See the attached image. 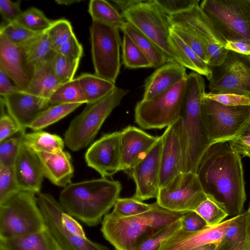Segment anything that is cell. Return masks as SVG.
Listing matches in <instances>:
<instances>
[{
    "instance_id": "1",
    "label": "cell",
    "mask_w": 250,
    "mask_h": 250,
    "mask_svg": "<svg viewBox=\"0 0 250 250\" xmlns=\"http://www.w3.org/2000/svg\"><path fill=\"white\" fill-rule=\"evenodd\" d=\"M196 173L208 198L229 216L243 212L246 194L241 157L228 142L211 145L201 157Z\"/></svg>"
},
{
    "instance_id": "2",
    "label": "cell",
    "mask_w": 250,
    "mask_h": 250,
    "mask_svg": "<svg viewBox=\"0 0 250 250\" xmlns=\"http://www.w3.org/2000/svg\"><path fill=\"white\" fill-rule=\"evenodd\" d=\"M122 188L119 181L104 177L71 183L61 192L60 204L69 214L94 227L114 207Z\"/></svg>"
},
{
    "instance_id": "3",
    "label": "cell",
    "mask_w": 250,
    "mask_h": 250,
    "mask_svg": "<svg viewBox=\"0 0 250 250\" xmlns=\"http://www.w3.org/2000/svg\"><path fill=\"white\" fill-rule=\"evenodd\" d=\"M183 212L169 210L157 202L147 212L130 217L107 213L102 221L101 231L116 250H134L158 230L180 220Z\"/></svg>"
},
{
    "instance_id": "4",
    "label": "cell",
    "mask_w": 250,
    "mask_h": 250,
    "mask_svg": "<svg viewBox=\"0 0 250 250\" xmlns=\"http://www.w3.org/2000/svg\"><path fill=\"white\" fill-rule=\"evenodd\" d=\"M205 87L202 75L195 72L188 74L181 115L184 145L183 173H196L201 157L211 145L201 113V102L206 93Z\"/></svg>"
},
{
    "instance_id": "5",
    "label": "cell",
    "mask_w": 250,
    "mask_h": 250,
    "mask_svg": "<svg viewBox=\"0 0 250 250\" xmlns=\"http://www.w3.org/2000/svg\"><path fill=\"white\" fill-rule=\"evenodd\" d=\"M37 200L46 227L63 250H110L88 239L81 225L52 195L40 192Z\"/></svg>"
},
{
    "instance_id": "6",
    "label": "cell",
    "mask_w": 250,
    "mask_h": 250,
    "mask_svg": "<svg viewBox=\"0 0 250 250\" xmlns=\"http://www.w3.org/2000/svg\"><path fill=\"white\" fill-rule=\"evenodd\" d=\"M128 90L116 87L101 100L86 104L83 111L70 122L64 136L66 146L78 151L91 143L106 119L119 105Z\"/></svg>"
},
{
    "instance_id": "7",
    "label": "cell",
    "mask_w": 250,
    "mask_h": 250,
    "mask_svg": "<svg viewBox=\"0 0 250 250\" xmlns=\"http://www.w3.org/2000/svg\"><path fill=\"white\" fill-rule=\"evenodd\" d=\"M35 194L20 191L0 204V239L26 235L46 227Z\"/></svg>"
},
{
    "instance_id": "8",
    "label": "cell",
    "mask_w": 250,
    "mask_h": 250,
    "mask_svg": "<svg viewBox=\"0 0 250 250\" xmlns=\"http://www.w3.org/2000/svg\"><path fill=\"white\" fill-rule=\"evenodd\" d=\"M122 15L126 21L154 42L166 57L167 62L182 64L171 42V24L168 16L154 0H141L122 12Z\"/></svg>"
},
{
    "instance_id": "9",
    "label": "cell",
    "mask_w": 250,
    "mask_h": 250,
    "mask_svg": "<svg viewBox=\"0 0 250 250\" xmlns=\"http://www.w3.org/2000/svg\"><path fill=\"white\" fill-rule=\"evenodd\" d=\"M200 6L226 41L250 44V0H204Z\"/></svg>"
},
{
    "instance_id": "10",
    "label": "cell",
    "mask_w": 250,
    "mask_h": 250,
    "mask_svg": "<svg viewBox=\"0 0 250 250\" xmlns=\"http://www.w3.org/2000/svg\"><path fill=\"white\" fill-rule=\"evenodd\" d=\"M201 113L211 145L228 142L237 137L250 119V104L228 106L206 96Z\"/></svg>"
},
{
    "instance_id": "11",
    "label": "cell",
    "mask_w": 250,
    "mask_h": 250,
    "mask_svg": "<svg viewBox=\"0 0 250 250\" xmlns=\"http://www.w3.org/2000/svg\"><path fill=\"white\" fill-rule=\"evenodd\" d=\"M187 78L158 97L138 102L135 108L136 123L143 129L167 127L181 115L185 98Z\"/></svg>"
},
{
    "instance_id": "12",
    "label": "cell",
    "mask_w": 250,
    "mask_h": 250,
    "mask_svg": "<svg viewBox=\"0 0 250 250\" xmlns=\"http://www.w3.org/2000/svg\"><path fill=\"white\" fill-rule=\"evenodd\" d=\"M119 29L92 21L90 27L91 56L95 74L114 83L121 67L122 45Z\"/></svg>"
},
{
    "instance_id": "13",
    "label": "cell",
    "mask_w": 250,
    "mask_h": 250,
    "mask_svg": "<svg viewBox=\"0 0 250 250\" xmlns=\"http://www.w3.org/2000/svg\"><path fill=\"white\" fill-rule=\"evenodd\" d=\"M168 18L171 24L187 28L202 42L206 51L207 63L209 67L223 63L228 51L225 48L226 41L199 4L188 11L168 16Z\"/></svg>"
},
{
    "instance_id": "14",
    "label": "cell",
    "mask_w": 250,
    "mask_h": 250,
    "mask_svg": "<svg viewBox=\"0 0 250 250\" xmlns=\"http://www.w3.org/2000/svg\"><path fill=\"white\" fill-rule=\"evenodd\" d=\"M210 69V93L250 97V55L228 50L223 63Z\"/></svg>"
},
{
    "instance_id": "15",
    "label": "cell",
    "mask_w": 250,
    "mask_h": 250,
    "mask_svg": "<svg viewBox=\"0 0 250 250\" xmlns=\"http://www.w3.org/2000/svg\"><path fill=\"white\" fill-rule=\"evenodd\" d=\"M208 197L196 173H182L160 188L157 204L170 211L183 212L195 211Z\"/></svg>"
},
{
    "instance_id": "16",
    "label": "cell",
    "mask_w": 250,
    "mask_h": 250,
    "mask_svg": "<svg viewBox=\"0 0 250 250\" xmlns=\"http://www.w3.org/2000/svg\"><path fill=\"white\" fill-rule=\"evenodd\" d=\"M161 136L160 188L183 173L184 145L181 116L168 126Z\"/></svg>"
},
{
    "instance_id": "17",
    "label": "cell",
    "mask_w": 250,
    "mask_h": 250,
    "mask_svg": "<svg viewBox=\"0 0 250 250\" xmlns=\"http://www.w3.org/2000/svg\"><path fill=\"white\" fill-rule=\"evenodd\" d=\"M162 138L130 170L136 189L133 198L140 201L157 198L160 190Z\"/></svg>"
},
{
    "instance_id": "18",
    "label": "cell",
    "mask_w": 250,
    "mask_h": 250,
    "mask_svg": "<svg viewBox=\"0 0 250 250\" xmlns=\"http://www.w3.org/2000/svg\"><path fill=\"white\" fill-rule=\"evenodd\" d=\"M85 160L102 177H111L120 171L121 131L104 134L94 142L85 152Z\"/></svg>"
},
{
    "instance_id": "19",
    "label": "cell",
    "mask_w": 250,
    "mask_h": 250,
    "mask_svg": "<svg viewBox=\"0 0 250 250\" xmlns=\"http://www.w3.org/2000/svg\"><path fill=\"white\" fill-rule=\"evenodd\" d=\"M160 136H154L142 129L129 125L121 131L120 171L130 170L152 148Z\"/></svg>"
},
{
    "instance_id": "20",
    "label": "cell",
    "mask_w": 250,
    "mask_h": 250,
    "mask_svg": "<svg viewBox=\"0 0 250 250\" xmlns=\"http://www.w3.org/2000/svg\"><path fill=\"white\" fill-rule=\"evenodd\" d=\"M13 167L21 191L37 194L41 192L44 177L41 162L35 152L23 144L22 139Z\"/></svg>"
},
{
    "instance_id": "21",
    "label": "cell",
    "mask_w": 250,
    "mask_h": 250,
    "mask_svg": "<svg viewBox=\"0 0 250 250\" xmlns=\"http://www.w3.org/2000/svg\"><path fill=\"white\" fill-rule=\"evenodd\" d=\"M8 115L25 131L34 120L51 104L48 100L22 91L1 97Z\"/></svg>"
},
{
    "instance_id": "22",
    "label": "cell",
    "mask_w": 250,
    "mask_h": 250,
    "mask_svg": "<svg viewBox=\"0 0 250 250\" xmlns=\"http://www.w3.org/2000/svg\"><path fill=\"white\" fill-rule=\"evenodd\" d=\"M232 220L231 218L213 226H207L203 229L189 232L181 228L162 244L159 250H191L209 243L218 244Z\"/></svg>"
},
{
    "instance_id": "23",
    "label": "cell",
    "mask_w": 250,
    "mask_h": 250,
    "mask_svg": "<svg viewBox=\"0 0 250 250\" xmlns=\"http://www.w3.org/2000/svg\"><path fill=\"white\" fill-rule=\"evenodd\" d=\"M0 70L11 79L21 91H25L32 73L25 62L22 49L0 34Z\"/></svg>"
},
{
    "instance_id": "24",
    "label": "cell",
    "mask_w": 250,
    "mask_h": 250,
    "mask_svg": "<svg viewBox=\"0 0 250 250\" xmlns=\"http://www.w3.org/2000/svg\"><path fill=\"white\" fill-rule=\"evenodd\" d=\"M187 75L186 68L182 64L166 63L146 79L142 100L149 101L158 97L186 79Z\"/></svg>"
},
{
    "instance_id": "25",
    "label": "cell",
    "mask_w": 250,
    "mask_h": 250,
    "mask_svg": "<svg viewBox=\"0 0 250 250\" xmlns=\"http://www.w3.org/2000/svg\"><path fill=\"white\" fill-rule=\"evenodd\" d=\"M35 153L41 162L44 176L50 182L63 188L71 183L74 168L69 152L63 150L57 153Z\"/></svg>"
},
{
    "instance_id": "26",
    "label": "cell",
    "mask_w": 250,
    "mask_h": 250,
    "mask_svg": "<svg viewBox=\"0 0 250 250\" xmlns=\"http://www.w3.org/2000/svg\"><path fill=\"white\" fill-rule=\"evenodd\" d=\"M0 248L4 250H63L47 227L26 235L0 239Z\"/></svg>"
},
{
    "instance_id": "27",
    "label": "cell",
    "mask_w": 250,
    "mask_h": 250,
    "mask_svg": "<svg viewBox=\"0 0 250 250\" xmlns=\"http://www.w3.org/2000/svg\"><path fill=\"white\" fill-rule=\"evenodd\" d=\"M50 58L33 70L30 83L24 92L48 100L55 90L63 83L54 73Z\"/></svg>"
},
{
    "instance_id": "28",
    "label": "cell",
    "mask_w": 250,
    "mask_h": 250,
    "mask_svg": "<svg viewBox=\"0 0 250 250\" xmlns=\"http://www.w3.org/2000/svg\"><path fill=\"white\" fill-rule=\"evenodd\" d=\"M21 48L25 63L32 74L37 66L50 58L55 52L45 31Z\"/></svg>"
},
{
    "instance_id": "29",
    "label": "cell",
    "mask_w": 250,
    "mask_h": 250,
    "mask_svg": "<svg viewBox=\"0 0 250 250\" xmlns=\"http://www.w3.org/2000/svg\"><path fill=\"white\" fill-rule=\"evenodd\" d=\"M250 229V208L232 217L215 250H230L243 240Z\"/></svg>"
},
{
    "instance_id": "30",
    "label": "cell",
    "mask_w": 250,
    "mask_h": 250,
    "mask_svg": "<svg viewBox=\"0 0 250 250\" xmlns=\"http://www.w3.org/2000/svg\"><path fill=\"white\" fill-rule=\"evenodd\" d=\"M77 78L84 94L86 104L101 100L116 87L115 83L95 74L83 73Z\"/></svg>"
},
{
    "instance_id": "31",
    "label": "cell",
    "mask_w": 250,
    "mask_h": 250,
    "mask_svg": "<svg viewBox=\"0 0 250 250\" xmlns=\"http://www.w3.org/2000/svg\"><path fill=\"white\" fill-rule=\"evenodd\" d=\"M123 32L133 40L149 60L152 67H159L167 62L166 57L154 42L133 24L126 21Z\"/></svg>"
},
{
    "instance_id": "32",
    "label": "cell",
    "mask_w": 250,
    "mask_h": 250,
    "mask_svg": "<svg viewBox=\"0 0 250 250\" xmlns=\"http://www.w3.org/2000/svg\"><path fill=\"white\" fill-rule=\"evenodd\" d=\"M170 40L182 65L201 75L206 76L208 80L210 77L211 70L208 64L171 30Z\"/></svg>"
},
{
    "instance_id": "33",
    "label": "cell",
    "mask_w": 250,
    "mask_h": 250,
    "mask_svg": "<svg viewBox=\"0 0 250 250\" xmlns=\"http://www.w3.org/2000/svg\"><path fill=\"white\" fill-rule=\"evenodd\" d=\"M22 141L35 152L57 153L63 150L65 145L60 136L42 130L25 133Z\"/></svg>"
},
{
    "instance_id": "34",
    "label": "cell",
    "mask_w": 250,
    "mask_h": 250,
    "mask_svg": "<svg viewBox=\"0 0 250 250\" xmlns=\"http://www.w3.org/2000/svg\"><path fill=\"white\" fill-rule=\"evenodd\" d=\"M88 11L92 21L103 22L122 31L126 23L122 14L106 0H90Z\"/></svg>"
},
{
    "instance_id": "35",
    "label": "cell",
    "mask_w": 250,
    "mask_h": 250,
    "mask_svg": "<svg viewBox=\"0 0 250 250\" xmlns=\"http://www.w3.org/2000/svg\"><path fill=\"white\" fill-rule=\"evenodd\" d=\"M82 104H65L50 105L40 113L29 126L34 131H40L57 122Z\"/></svg>"
},
{
    "instance_id": "36",
    "label": "cell",
    "mask_w": 250,
    "mask_h": 250,
    "mask_svg": "<svg viewBox=\"0 0 250 250\" xmlns=\"http://www.w3.org/2000/svg\"><path fill=\"white\" fill-rule=\"evenodd\" d=\"M48 101L51 105L86 104L77 78L62 83L50 96Z\"/></svg>"
},
{
    "instance_id": "37",
    "label": "cell",
    "mask_w": 250,
    "mask_h": 250,
    "mask_svg": "<svg viewBox=\"0 0 250 250\" xmlns=\"http://www.w3.org/2000/svg\"><path fill=\"white\" fill-rule=\"evenodd\" d=\"M122 49L123 62L126 67L131 69L152 67L145 54L133 40L125 32Z\"/></svg>"
},
{
    "instance_id": "38",
    "label": "cell",
    "mask_w": 250,
    "mask_h": 250,
    "mask_svg": "<svg viewBox=\"0 0 250 250\" xmlns=\"http://www.w3.org/2000/svg\"><path fill=\"white\" fill-rule=\"evenodd\" d=\"M42 32L28 29L16 22L1 24L0 27V34L12 43L20 47L25 45Z\"/></svg>"
},
{
    "instance_id": "39",
    "label": "cell",
    "mask_w": 250,
    "mask_h": 250,
    "mask_svg": "<svg viewBox=\"0 0 250 250\" xmlns=\"http://www.w3.org/2000/svg\"><path fill=\"white\" fill-rule=\"evenodd\" d=\"M52 21L42 11L31 7L22 12L15 22L30 30L42 32L51 26Z\"/></svg>"
},
{
    "instance_id": "40",
    "label": "cell",
    "mask_w": 250,
    "mask_h": 250,
    "mask_svg": "<svg viewBox=\"0 0 250 250\" xmlns=\"http://www.w3.org/2000/svg\"><path fill=\"white\" fill-rule=\"evenodd\" d=\"M153 206V204H146L133 197H119L111 213L119 217H130L147 212L152 208Z\"/></svg>"
},
{
    "instance_id": "41",
    "label": "cell",
    "mask_w": 250,
    "mask_h": 250,
    "mask_svg": "<svg viewBox=\"0 0 250 250\" xmlns=\"http://www.w3.org/2000/svg\"><path fill=\"white\" fill-rule=\"evenodd\" d=\"M50 60L54 73L62 83L74 79L80 61L71 60L56 51L51 56Z\"/></svg>"
},
{
    "instance_id": "42",
    "label": "cell",
    "mask_w": 250,
    "mask_h": 250,
    "mask_svg": "<svg viewBox=\"0 0 250 250\" xmlns=\"http://www.w3.org/2000/svg\"><path fill=\"white\" fill-rule=\"evenodd\" d=\"M45 31L55 51L75 34L71 23L64 19L53 21Z\"/></svg>"
},
{
    "instance_id": "43",
    "label": "cell",
    "mask_w": 250,
    "mask_h": 250,
    "mask_svg": "<svg viewBox=\"0 0 250 250\" xmlns=\"http://www.w3.org/2000/svg\"><path fill=\"white\" fill-rule=\"evenodd\" d=\"M181 227V218L163 228L147 237L134 250H159L164 242Z\"/></svg>"
},
{
    "instance_id": "44",
    "label": "cell",
    "mask_w": 250,
    "mask_h": 250,
    "mask_svg": "<svg viewBox=\"0 0 250 250\" xmlns=\"http://www.w3.org/2000/svg\"><path fill=\"white\" fill-rule=\"evenodd\" d=\"M195 211L206 221L208 226L217 225L229 216L223 208L208 198L202 202Z\"/></svg>"
},
{
    "instance_id": "45",
    "label": "cell",
    "mask_w": 250,
    "mask_h": 250,
    "mask_svg": "<svg viewBox=\"0 0 250 250\" xmlns=\"http://www.w3.org/2000/svg\"><path fill=\"white\" fill-rule=\"evenodd\" d=\"M25 131H21L0 142V166L13 167Z\"/></svg>"
},
{
    "instance_id": "46",
    "label": "cell",
    "mask_w": 250,
    "mask_h": 250,
    "mask_svg": "<svg viewBox=\"0 0 250 250\" xmlns=\"http://www.w3.org/2000/svg\"><path fill=\"white\" fill-rule=\"evenodd\" d=\"M20 191L15 178L13 167L0 166V204Z\"/></svg>"
},
{
    "instance_id": "47",
    "label": "cell",
    "mask_w": 250,
    "mask_h": 250,
    "mask_svg": "<svg viewBox=\"0 0 250 250\" xmlns=\"http://www.w3.org/2000/svg\"><path fill=\"white\" fill-rule=\"evenodd\" d=\"M171 30L207 63L205 47L199 39L187 28L178 25L171 24Z\"/></svg>"
},
{
    "instance_id": "48",
    "label": "cell",
    "mask_w": 250,
    "mask_h": 250,
    "mask_svg": "<svg viewBox=\"0 0 250 250\" xmlns=\"http://www.w3.org/2000/svg\"><path fill=\"white\" fill-rule=\"evenodd\" d=\"M160 8L168 16L190 10L199 4V0H154Z\"/></svg>"
},
{
    "instance_id": "49",
    "label": "cell",
    "mask_w": 250,
    "mask_h": 250,
    "mask_svg": "<svg viewBox=\"0 0 250 250\" xmlns=\"http://www.w3.org/2000/svg\"><path fill=\"white\" fill-rule=\"evenodd\" d=\"M205 96L222 104L240 106L250 104V97L232 93H206Z\"/></svg>"
},
{
    "instance_id": "50",
    "label": "cell",
    "mask_w": 250,
    "mask_h": 250,
    "mask_svg": "<svg viewBox=\"0 0 250 250\" xmlns=\"http://www.w3.org/2000/svg\"><path fill=\"white\" fill-rule=\"evenodd\" d=\"M206 221L195 211L183 212L181 229L189 232L199 231L207 227Z\"/></svg>"
},
{
    "instance_id": "51",
    "label": "cell",
    "mask_w": 250,
    "mask_h": 250,
    "mask_svg": "<svg viewBox=\"0 0 250 250\" xmlns=\"http://www.w3.org/2000/svg\"><path fill=\"white\" fill-rule=\"evenodd\" d=\"M55 51L71 60L80 61L83 56V48L74 34Z\"/></svg>"
},
{
    "instance_id": "52",
    "label": "cell",
    "mask_w": 250,
    "mask_h": 250,
    "mask_svg": "<svg viewBox=\"0 0 250 250\" xmlns=\"http://www.w3.org/2000/svg\"><path fill=\"white\" fill-rule=\"evenodd\" d=\"M21 13L20 1L0 0V13L7 23L15 22Z\"/></svg>"
},
{
    "instance_id": "53",
    "label": "cell",
    "mask_w": 250,
    "mask_h": 250,
    "mask_svg": "<svg viewBox=\"0 0 250 250\" xmlns=\"http://www.w3.org/2000/svg\"><path fill=\"white\" fill-rule=\"evenodd\" d=\"M21 131L20 126L9 115L0 114V142Z\"/></svg>"
},
{
    "instance_id": "54",
    "label": "cell",
    "mask_w": 250,
    "mask_h": 250,
    "mask_svg": "<svg viewBox=\"0 0 250 250\" xmlns=\"http://www.w3.org/2000/svg\"><path fill=\"white\" fill-rule=\"evenodd\" d=\"M228 143L231 149L237 153L250 158V135L239 136Z\"/></svg>"
},
{
    "instance_id": "55",
    "label": "cell",
    "mask_w": 250,
    "mask_h": 250,
    "mask_svg": "<svg viewBox=\"0 0 250 250\" xmlns=\"http://www.w3.org/2000/svg\"><path fill=\"white\" fill-rule=\"evenodd\" d=\"M21 91L16 85L12 83L9 77L0 70V95L1 97H4Z\"/></svg>"
},
{
    "instance_id": "56",
    "label": "cell",
    "mask_w": 250,
    "mask_h": 250,
    "mask_svg": "<svg viewBox=\"0 0 250 250\" xmlns=\"http://www.w3.org/2000/svg\"><path fill=\"white\" fill-rule=\"evenodd\" d=\"M225 48L239 54L250 55V44L242 41H226Z\"/></svg>"
},
{
    "instance_id": "57",
    "label": "cell",
    "mask_w": 250,
    "mask_h": 250,
    "mask_svg": "<svg viewBox=\"0 0 250 250\" xmlns=\"http://www.w3.org/2000/svg\"><path fill=\"white\" fill-rule=\"evenodd\" d=\"M112 1L121 10L122 12L127 9L141 1L140 0H114Z\"/></svg>"
},
{
    "instance_id": "58",
    "label": "cell",
    "mask_w": 250,
    "mask_h": 250,
    "mask_svg": "<svg viewBox=\"0 0 250 250\" xmlns=\"http://www.w3.org/2000/svg\"><path fill=\"white\" fill-rule=\"evenodd\" d=\"M217 244L215 243H209L202 245L191 250H215Z\"/></svg>"
},
{
    "instance_id": "59",
    "label": "cell",
    "mask_w": 250,
    "mask_h": 250,
    "mask_svg": "<svg viewBox=\"0 0 250 250\" xmlns=\"http://www.w3.org/2000/svg\"><path fill=\"white\" fill-rule=\"evenodd\" d=\"M248 135H250V119L242 128L238 136Z\"/></svg>"
},
{
    "instance_id": "60",
    "label": "cell",
    "mask_w": 250,
    "mask_h": 250,
    "mask_svg": "<svg viewBox=\"0 0 250 250\" xmlns=\"http://www.w3.org/2000/svg\"><path fill=\"white\" fill-rule=\"evenodd\" d=\"M81 1L80 0H56L55 2H57L59 4H63L65 5H68L70 4H72L75 3H77Z\"/></svg>"
},
{
    "instance_id": "61",
    "label": "cell",
    "mask_w": 250,
    "mask_h": 250,
    "mask_svg": "<svg viewBox=\"0 0 250 250\" xmlns=\"http://www.w3.org/2000/svg\"><path fill=\"white\" fill-rule=\"evenodd\" d=\"M0 250H4L0 248Z\"/></svg>"
},
{
    "instance_id": "62",
    "label": "cell",
    "mask_w": 250,
    "mask_h": 250,
    "mask_svg": "<svg viewBox=\"0 0 250 250\" xmlns=\"http://www.w3.org/2000/svg\"><path fill=\"white\" fill-rule=\"evenodd\" d=\"M249 208H250V203L249 204Z\"/></svg>"
}]
</instances>
